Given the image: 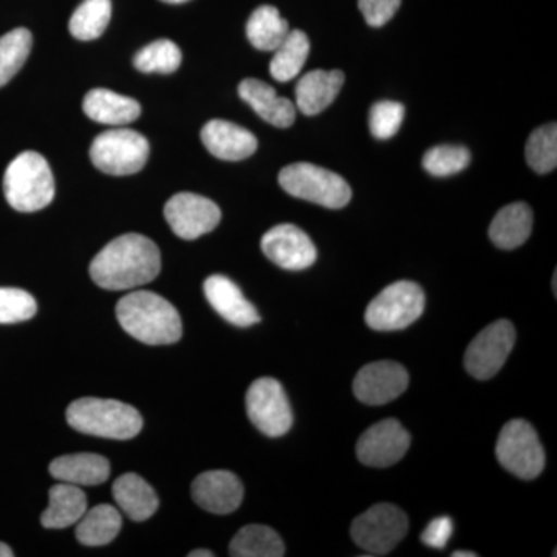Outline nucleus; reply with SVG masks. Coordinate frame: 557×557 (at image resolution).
Returning <instances> with one entry per match:
<instances>
[{"label":"nucleus","instance_id":"obj_1","mask_svg":"<svg viewBox=\"0 0 557 557\" xmlns=\"http://www.w3.org/2000/svg\"><path fill=\"white\" fill-rule=\"evenodd\" d=\"M160 270L159 247L141 234H124L109 242L89 269L95 284L109 292L141 287L159 276Z\"/></svg>","mask_w":557,"mask_h":557},{"label":"nucleus","instance_id":"obj_34","mask_svg":"<svg viewBox=\"0 0 557 557\" xmlns=\"http://www.w3.org/2000/svg\"><path fill=\"white\" fill-rule=\"evenodd\" d=\"M471 153L463 146L442 145L429 149L423 157V168L434 177H449L467 170Z\"/></svg>","mask_w":557,"mask_h":557},{"label":"nucleus","instance_id":"obj_5","mask_svg":"<svg viewBox=\"0 0 557 557\" xmlns=\"http://www.w3.org/2000/svg\"><path fill=\"white\" fill-rule=\"evenodd\" d=\"M278 185L296 199L330 209L344 208L351 199V189L346 180L311 163L285 166L278 174Z\"/></svg>","mask_w":557,"mask_h":557},{"label":"nucleus","instance_id":"obj_13","mask_svg":"<svg viewBox=\"0 0 557 557\" xmlns=\"http://www.w3.org/2000/svg\"><path fill=\"white\" fill-rule=\"evenodd\" d=\"M410 446V434L394 418L369 428L358 440L357 456L366 467L387 468L398 463Z\"/></svg>","mask_w":557,"mask_h":557},{"label":"nucleus","instance_id":"obj_12","mask_svg":"<svg viewBox=\"0 0 557 557\" xmlns=\"http://www.w3.org/2000/svg\"><path fill=\"white\" fill-rule=\"evenodd\" d=\"M164 219L180 239L196 240L218 228L222 211L199 194L178 193L164 207Z\"/></svg>","mask_w":557,"mask_h":557},{"label":"nucleus","instance_id":"obj_41","mask_svg":"<svg viewBox=\"0 0 557 557\" xmlns=\"http://www.w3.org/2000/svg\"><path fill=\"white\" fill-rule=\"evenodd\" d=\"M454 557H475V553L472 552H463V549H457V552L453 553Z\"/></svg>","mask_w":557,"mask_h":557},{"label":"nucleus","instance_id":"obj_21","mask_svg":"<svg viewBox=\"0 0 557 557\" xmlns=\"http://www.w3.org/2000/svg\"><path fill=\"white\" fill-rule=\"evenodd\" d=\"M50 474L70 485L97 486L108 482L110 463L98 454H69L51 461Z\"/></svg>","mask_w":557,"mask_h":557},{"label":"nucleus","instance_id":"obj_28","mask_svg":"<svg viewBox=\"0 0 557 557\" xmlns=\"http://www.w3.org/2000/svg\"><path fill=\"white\" fill-rule=\"evenodd\" d=\"M289 33L288 22L271 5L252 11L247 24V36L251 46L260 51H274Z\"/></svg>","mask_w":557,"mask_h":557},{"label":"nucleus","instance_id":"obj_10","mask_svg":"<svg viewBox=\"0 0 557 557\" xmlns=\"http://www.w3.org/2000/svg\"><path fill=\"white\" fill-rule=\"evenodd\" d=\"M247 412L251 423L271 438L287 434L293 424L292 406L277 380L259 379L247 392Z\"/></svg>","mask_w":557,"mask_h":557},{"label":"nucleus","instance_id":"obj_38","mask_svg":"<svg viewBox=\"0 0 557 557\" xmlns=\"http://www.w3.org/2000/svg\"><path fill=\"white\" fill-rule=\"evenodd\" d=\"M453 533V519L448 518V516H442V518L434 519L432 522L428 523L423 534H421V542L428 545V547L442 549L448 545Z\"/></svg>","mask_w":557,"mask_h":557},{"label":"nucleus","instance_id":"obj_17","mask_svg":"<svg viewBox=\"0 0 557 557\" xmlns=\"http://www.w3.org/2000/svg\"><path fill=\"white\" fill-rule=\"evenodd\" d=\"M203 292L209 306L230 324L245 329L260 322L259 311L230 277L222 274L209 276L205 281Z\"/></svg>","mask_w":557,"mask_h":557},{"label":"nucleus","instance_id":"obj_4","mask_svg":"<svg viewBox=\"0 0 557 557\" xmlns=\"http://www.w3.org/2000/svg\"><path fill=\"white\" fill-rule=\"evenodd\" d=\"M3 193L10 207L36 212L54 199V178L47 160L35 150L20 153L3 175Z\"/></svg>","mask_w":557,"mask_h":557},{"label":"nucleus","instance_id":"obj_42","mask_svg":"<svg viewBox=\"0 0 557 557\" xmlns=\"http://www.w3.org/2000/svg\"><path fill=\"white\" fill-rule=\"evenodd\" d=\"M161 2H166V3H185V2H188V0H161Z\"/></svg>","mask_w":557,"mask_h":557},{"label":"nucleus","instance_id":"obj_11","mask_svg":"<svg viewBox=\"0 0 557 557\" xmlns=\"http://www.w3.org/2000/svg\"><path fill=\"white\" fill-rule=\"evenodd\" d=\"M516 344V329L507 319L493 322L472 339L465 354V368L478 380H490L504 368Z\"/></svg>","mask_w":557,"mask_h":557},{"label":"nucleus","instance_id":"obj_40","mask_svg":"<svg viewBox=\"0 0 557 557\" xmlns=\"http://www.w3.org/2000/svg\"><path fill=\"white\" fill-rule=\"evenodd\" d=\"M14 553L13 549L9 547V545L3 544V542H0V557H13Z\"/></svg>","mask_w":557,"mask_h":557},{"label":"nucleus","instance_id":"obj_27","mask_svg":"<svg viewBox=\"0 0 557 557\" xmlns=\"http://www.w3.org/2000/svg\"><path fill=\"white\" fill-rule=\"evenodd\" d=\"M270 73L278 83H288L302 72L310 53V40L306 33L289 30L287 38L273 51Z\"/></svg>","mask_w":557,"mask_h":557},{"label":"nucleus","instance_id":"obj_39","mask_svg":"<svg viewBox=\"0 0 557 557\" xmlns=\"http://www.w3.org/2000/svg\"><path fill=\"white\" fill-rule=\"evenodd\" d=\"M189 557H214V553L209 552V549H194L190 552Z\"/></svg>","mask_w":557,"mask_h":557},{"label":"nucleus","instance_id":"obj_24","mask_svg":"<svg viewBox=\"0 0 557 557\" xmlns=\"http://www.w3.org/2000/svg\"><path fill=\"white\" fill-rule=\"evenodd\" d=\"M87 511V496L79 486L60 482L49 491V507L40 516V523L49 530L73 527Z\"/></svg>","mask_w":557,"mask_h":557},{"label":"nucleus","instance_id":"obj_32","mask_svg":"<svg viewBox=\"0 0 557 557\" xmlns=\"http://www.w3.org/2000/svg\"><path fill=\"white\" fill-rule=\"evenodd\" d=\"M525 159L531 170L537 174H548L557 164V126L556 123L539 127L528 138Z\"/></svg>","mask_w":557,"mask_h":557},{"label":"nucleus","instance_id":"obj_25","mask_svg":"<svg viewBox=\"0 0 557 557\" xmlns=\"http://www.w3.org/2000/svg\"><path fill=\"white\" fill-rule=\"evenodd\" d=\"M533 230V211L527 203L502 208L490 226V239L497 248L515 249L525 244Z\"/></svg>","mask_w":557,"mask_h":557},{"label":"nucleus","instance_id":"obj_15","mask_svg":"<svg viewBox=\"0 0 557 557\" xmlns=\"http://www.w3.org/2000/svg\"><path fill=\"white\" fill-rule=\"evenodd\" d=\"M260 247L271 262L284 270H306L318 259L317 247L310 237L289 223L274 226L265 233Z\"/></svg>","mask_w":557,"mask_h":557},{"label":"nucleus","instance_id":"obj_23","mask_svg":"<svg viewBox=\"0 0 557 557\" xmlns=\"http://www.w3.org/2000/svg\"><path fill=\"white\" fill-rule=\"evenodd\" d=\"M112 496L127 518L134 522H145L159 509V497L153 487L138 474H123L115 480Z\"/></svg>","mask_w":557,"mask_h":557},{"label":"nucleus","instance_id":"obj_9","mask_svg":"<svg viewBox=\"0 0 557 557\" xmlns=\"http://www.w3.org/2000/svg\"><path fill=\"white\" fill-rule=\"evenodd\" d=\"M496 456L502 467L523 480L539 478L545 468V450L541 440L525 420H511L502 428Z\"/></svg>","mask_w":557,"mask_h":557},{"label":"nucleus","instance_id":"obj_8","mask_svg":"<svg viewBox=\"0 0 557 557\" xmlns=\"http://www.w3.org/2000/svg\"><path fill=\"white\" fill-rule=\"evenodd\" d=\"M408 530V516L403 509L392 504H379L354 520L350 534L355 544L370 556H384L397 547Z\"/></svg>","mask_w":557,"mask_h":557},{"label":"nucleus","instance_id":"obj_14","mask_svg":"<svg viewBox=\"0 0 557 557\" xmlns=\"http://www.w3.org/2000/svg\"><path fill=\"white\" fill-rule=\"evenodd\" d=\"M408 386V370L398 362H370L359 370L354 381V394L364 405L381 406L405 394Z\"/></svg>","mask_w":557,"mask_h":557},{"label":"nucleus","instance_id":"obj_20","mask_svg":"<svg viewBox=\"0 0 557 557\" xmlns=\"http://www.w3.org/2000/svg\"><path fill=\"white\" fill-rule=\"evenodd\" d=\"M343 86L344 73L339 70H313L296 86V109L307 116L318 115L336 100Z\"/></svg>","mask_w":557,"mask_h":557},{"label":"nucleus","instance_id":"obj_29","mask_svg":"<svg viewBox=\"0 0 557 557\" xmlns=\"http://www.w3.org/2000/svg\"><path fill=\"white\" fill-rule=\"evenodd\" d=\"M233 557H282L285 545L276 531L265 525H247L239 530L230 544Z\"/></svg>","mask_w":557,"mask_h":557},{"label":"nucleus","instance_id":"obj_33","mask_svg":"<svg viewBox=\"0 0 557 557\" xmlns=\"http://www.w3.org/2000/svg\"><path fill=\"white\" fill-rule=\"evenodd\" d=\"M182 64V51L170 39H159L138 51L135 69L143 73H174Z\"/></svg>","mask_w":557,"mask_h":557},{"label":"nucleus","instance_id":"obj_3","mask_svg":"<svg viewBox=\"0 0 557 557\" xmlns=\"http://www.w3.org/2000/svg\"><path fill=\"white\" fill-rule=\"evenodd\" d=\"M67 421L81 434L109 440H131L143 429L138 410L119 399H76L69 406Z\"/></svg>","mask_w":557,"mask_h":557},{"label":"nucleus","instance_id":"obj_26","mask_svg":"<svg viewBox=\"0 0 557 557\" xmlns=\"http://www.w3.org/2000/svg\"><path fill=\"white\" fill-rule=\"evenodd\" d=\"M123 519L119 509L112 505L102 504L87 509L76 523V539L86 547H102L119 536Z\"/></svg>","mask_w":557,"mask_h":557},{"label":"nucleus","instance_id":"obj_37","mask_svg":"<svg viewBox=\"0 0 557 557\" xmlns=\"http://www.w3.org/2000/svg\"><path fill=\"white\" fill-rule=\"evenodd\" d=\"M358 7L370 27L380 28L395 16L401 0H358Z\"/></svg>","mask_w":557,"mask_h":557},{"label":"nucleus","instance_id":"obj_22","mask_svg":"<svg viewBox=\"0 0 557 557\" xmlns=\"http://www.w3.org/2000/svg\"><path fill=\"white\" fill-rule=\"evenodd\" d=\"M83 109L90 120L108 126H126L141 113L137 100L109 89L90 90L84 98Z\"/></svg>","mask_w":557,"mask_h":557},{"label":"nucleus","instance_id":"obj_18","mask_svg":"<svg viewBox=\"0 0 557 557\" xmlns=\"http://www.w3.org/2000/svg\"><path fill=\"white\" fill-rule=\"evenodd\" d=\"M200 137L209 153L220 160H245L258 150L255 135L230 121H209L201 129Z\"/></svg>","mask_w":557,"mask_h":557},{"label":"nucleus","instance_id":"obj_43","mask_svg":"<svg viewBox=\"0 0 557 557\" xmlns=\"http://www.w3.org/2000/svg\"><path fill=\"white\" fill-rule=\"evenodd\" d=\"M556 273H555V277H553V292H555V296H556Z\"/></svg>","mask_w":557,"mask_h":557},{"label":"nucleus","instance_id":"obj_7","mask_svg":"<svg viewBox=\"0 0 557 557\" xmlns=\"http://www.w3.org/2000/svg\"><path fill=\"white\" fill-rule=\"evenodd\" d=\"M149 153L148 139L131 129L102 132L90 146L95 168L115 177L137 174L148 163Z\"/></svg>","mask_w":557,"mask_h":557},{"label":"nucleus","instance_id":"obj_19","mask_svg":"<svg viewBox=\"0 0 557 557\" xmlns=\"http://www.w3.org/2000/svg\"><path fill=\"white\" fill-rule=\"evenodd\" d=\"M239 95L242 100L251 106L260 119L265 120L271 126L285 129L295 123L298 110L295 102L278 97L270 84L256 78L244 79L239 86Z\"/></svg>","mask_w":557,"mask_h":557},{"label":"nucleus","instance_id":"obj_31","mask_svg":"<svg viewBox=\"0 0 557 557\" xmlns=\"http://www.w3.org/2000/svg\"><path fill=\"white\" fill-rule=\"evenodd\" d=\"M32 33L27 28H14L0 38V87L9 84L24 67L30 57Z\"/></svg>","mask_w":557,"mask_h":557},{"label":"nucleus","instance_id":"obj_16","mask_svg":"<svg viewBox=\"0 0 557 557\" xmlns=\"http://www.w3.org/2000/svg\"><path fill=\"white\" fill-rule=\"evenodd\" d=\"M193 498L200 508L212 515H231L244 500V485L230 471H208L193 483Z\"/></svg>","mask_w":557,"mask_h":557},{"label":"nucleus","instance_id":"obj_30","mask_svg":"<svg viewBox=\"0 0 557 557\" xmlns=\"http://www.w3.org/2000/svg\"><path fill=\"white\" fill-rule=\"evenodd\" d=\"M112 17V0H84L69 22L73 38L94 40L100 38Z\"/></svg>","mask_w":557,"mask_h":557},{"label":"nucleus","instance_id":"obj_36","mask_svg":"<svg viewBox=\"0 0 557 557\" xmlns=\"http://www.w3.org/2000/svg\"><path fill=\"white\" fill-rule=\"evenodd\" d=\"M405 120V106L397 101L375 102L370 109L369 127L373 137L388 139L395 137Z\"/></svg>","mask_w":557,"mask_h":557},{"label":"nucleus","instance_id":"obj_2","mask_svg":"<svg viewBox=\"0 0 557 557\" xmlns=\"http://www.w3.org/2000/svg\"><path fill=\"white\" fill-rule=\"evenodd\" d=\"M116 318L124 332L149 346H166L182 338L178 311L153 292H132L120 299Z\"/></svg>","mask_w":557,"mask_h":557},{"label":"nucleus","instance_id":"obj_35","mask_svg":"<svg viewBox=\"0 0 557 557\" xmlns=\"http://www.w3.org/2000/svg\"><path fill=\"white\" fill-rule=\"evenodd\" d=\"M38 311V304L30 293L21 288L0 287V324L28 321Z\"/></svg>","mask_w":557,"mask_h":557},{"label":"nucleus","instance_id":"obj_6","mask_svg":"<svg viewBox=\"0 0 557 557\" xmlns=\"http://www.w3.org/2000/svg\"><path fill=\"white\" fill-rule=\"evenodd\" d=\"M426 296L416 282L399 281L388 285L369 304L366 324L379 332L408 329L423 314Z\"/></svg>","mask_w":557,"mask_h":557}]
</instances>
